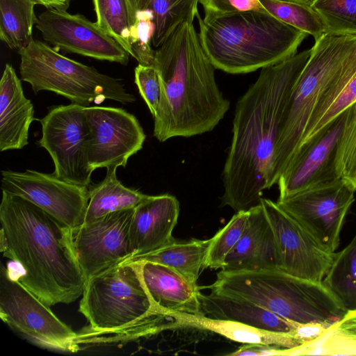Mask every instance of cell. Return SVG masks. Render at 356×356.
Returning a JSON list of instances; mask_svg holds the SVG:
<instances>
[{"instance_id":"6da1fadb","label":"cell","mask_w":356,"mask_h":356,"mask_svg":"<svg viewBox=\"0 0 356 356\" xmlns=\"http://www.w3.org/2000/svg\"><path fill=\"white\" fill-rule=\"evenodd\" d=\"M311 49L261 69L238 99L232 138L222 177L221 205L236 212L261 204L270 188L273 157L283 110Z\"/></svg>"},{"instance_id":"7a4b0ae2","label":"cell","mask_w":356,"mask_h":356,"mask_svg":"<svg viewBox=\"0 0 356 356\" xmlns=\"http://www.w3.org/2000/svg\"><path fill=\"white\" fill-rule=\"evenodd\" d=\"M0 250L17 264V280L48 307L83 294L86 279L71 228L26 199L2 191Z\"/></svg>"},{"instance_id":"3957f363","label":"cell","mask_w":356,"mask_h":356,"mask_svg":"<svg viewBox=\"0 0 356 356\" xmlns=\"http://www.w3.org/2000/svg\"><path fill=\"white\" fill-rule=\"evenodd\" d=\"M193 22L181 23L155 51L161 96L153 135L160 142L209 132L229 108Z\"/></svg>"},{"instance_id":"277c9868","label":"cell","mask_w":356,"mask_h":356,"mask_svg":"<svg viewBox=\"0 0 356 356\" xmlns=\"http://www.w3.org/2000/svg\"><path fill=\"white\" fill-rule=\"evenodd\" d=\"M202 47L216 69L246 74L297 54L308 35L268 12L247 11L204 21L197 13Z\"/></svg>"},{"instance_id":"5b68a950","label":"cell","mask_w":356,"mask_h":356,"mask_svg":"<svg viewBox=\"0 0 356 356\" xmlns=\"http://www.w3.org/2000/svg\"><path fill=\"white\" fill-rule=\"evenodd\" d=\"M211 294L257 305L294 323L327 330L347 312L324 286L279 269L221 270Z\"/></svg>"},{"instance_id":"8992f818","label":"cell","mask_w":356,"mask_h":356,"mask_svg":"<svg viewBox=\"0 0 356 356\" xmlns=\"http://www.w3.org/2000/svg\"><path fill=\"white\" fill-rule=\"evenodd\" d=\"M309 57L283 110L270 186L298 151L309 121L331 87L356 68V34L326 32L315 40Z\"/></svg>"},{"instance_id":"52a82bcc","label":"cell","mask_w":356,"mask_h":356,"mask_svg":"<svg viewBox=\"0 0 356 356\" xmlns=\"http://www.w3.org/2000/svg\"><path fill=\"white\" fill-rule=\"evenodd\" d=\"M17 52L21 79L29 83L35 94L53 92L84 107L106 99L123 104L136 101L122 80L64 56L45 42L33 39Z\"/></svg>"},{"instance_id":"ba28073f","label":"cell","mask_w":356,"mask_h":356,"mask_svg":"<svg viewBox=\"0 0 356 356\" xmlns=\"http://www.w3.org/2000/svg\"><path fill=\"white\" fill-rule=\"evenodd\" d=\"M79 311L96 333L121 331L158 313L134 261H124L86 281Z\"/></svg>"},{"instance_id":"9c48e42d","label":"cell","mask_w":356,"mask_h":356,"mask_svg":"<svg viewBox=\"0 0 356 356\" xmlns=\"http://www.w3.org/2000/svg\"><path fill=\"white\" fill-rule=\"evenodd\" d=\"M0 317L31 343L44 348L76 353L78 334L61 321L3 265L0 271Z\"/></svg>"},{"instance_id":"30bf717a","label":"cell","mask_w":356,"mask_h":356,"mask_svg":"<svg viewBox=\"0 0 356 356\" xmlns=\"http://www.w3.org/2000/svg\"><path fill=\"white\" fill-rule=\"evenodd\" d=\"M84 108L72 103L50 108L39 120L42 137L38 145L51 156L56 177L88 187L92 171L89 166L90 136Z\"/></svg>"},{"instance_id":"8fae6325","label":"cell","mask_w":356,"mask_h":356,"mask_svg":"<svg viewBox=\"0 0 356 356\" xmlns=\"http://www.w3.org/2000/svg\"><path fill=\"white\" fill-rule=\"evenodd\" d=\"M355 192L339 179L276 202L323 248L335 252L346 216L355 201Z\"/></svg>"},{"instance_id":"7c38bea8","label":"cell","mask_w":356,"mask_h":356,"mask_svg":"<svg viewBox=\"0 0 356 356\" xmlns=\"http://www.w3.org/2000/svg\"><path fill=\"white\" fill-rule=\"evenodd\" d=\"M134 209L112 212L71 229L72 249L86 281L131 257Z\"/></svg>"},{"instance_id":"4fadbf2b","label":"cell","mask_w":356,"mask_h":356,"mask_svg":"<svg viewBox=\"0 0 356 356\" xmlns=\"http://www.w3.org/2000/svg\"><path fill=\"white\" fill-rule=\"evenodd\" d=\"M2 191L22 197L71 229L84 222L88 187L33 170L1 171Z\"/></svg>"},{"instance_id":"5bb4252c","label":"cell","mask_w":356,"mask_h":356,"mask_svg":"<svg viewBox=\"0 0 356 356\" xmlns=\"http://www.w3.org/2000/svg\"><path fill=\"white\" fill-rule=\"evenodd\" d=\"M38 17L35 26L43 40L56 51L128 64V52L96 22L84 15L49 8Z\"/></svg>"},{"instance_id":"9a60e30c","label":"cell","mask_w":356,"mask_h":356,"mask_svg":"<svg viewBox=\"0 0 356 356\" xmlns=\"http://www.w3.org/2000/svg\"><path fill=\"white\" fill-rule=\"evenodd\" d=\"M90 130L89 166L125 167L129 159L140 151L146 136L136 117L121 108H84Z\"/></svg>"},{"instance_id":"2e32d148","label":"cell","mask_w":356,"mask_h":356,"mask_svg":"<svg viewBox=\"0 0 356 356\" xmlns=\"http://www.w3.org/2000/svg\"><path fill=\"white\" fill-rule=\"evenodd\" d=\"M275 236L282 270L300 278L322 282L334 258L295 219L270 199L262 197Z\"/></svg>"},{"instance_id":"e0dca14e","label":"cell","mask_w":356,"mask_h":356,"mask_svg":"<svg viewBox=\"0 0 356 356\" xmlns=\"http://www.w3.org/2000/svg\"><path fill=\"white\" fill-rule=\"evenodd\" d=\"M343 117L344 113L291 160L277 182L278 200L340 179L336 170L335 156Z\"/></svg>"},{"instance_id":"ac0fdd59","label":"cell","mask_w":356,"mask_h":356,"mask_svg":"<svg viewBox=\"0 0 356 356\" xmlns=\"http://www.w3.org/2000/svg\"><path fill=\"white\" fill-rule=\"evenodd\" d=\"M134 262L158 313L169 316L174 314L204 315L197 284L165 265L149 261Z\"/></svg>"},{"instance_id":"d6986e66","label":"cell","mask_w":356,"mask_h":356,"mask_svg":"<svg viewBox=\"0 0 356 356\" xmlns=\"http://www.w3.org/2000/svg\"><path fill=\"white\" fill-rule=\"evenodd\" d=\"M179 215V202L169 194L149 195L134 209L129 239V261L167 244L175 238L172 231Z\"/></svg>"},{"instance_id":"ffe728a7","label":"cell","mask_w":356,"mask_h":356,"mask_svg":"<svg viewBox=\"0 0 356 356\" xmlns=\"http://www.w3.org/2000/svg\"><path fill=\"white\" fill-rule=\"evenodd\" d=\"M248 211L245 228L221 270H282L273 231L263 206Z\"/></svg>"},{"instance_id":"44dd1931","label":"cell","mask_w":356,"mask_h":356,"mask_svg":"<svg viewBox=\"0 0 356 356\" xmlns=\"http://www.w3.org/2000/svg\"><path fill=\"white\" fill-rule=\"evenodd\" d=\"M34 107L24 93L13 65H6L0 81V151L21 149L29 144Z\"/></svg>"},{"instance_id":"7402d4cb","label":"cell","mask_w":356,"mask_h":356,"mask_svg":"<svg viewBox=\"0 0 356 356\" xmlns=\"http://www.w3.org/2000/svg\"><path fill=\"white\" fill-rule=\"evenodd\" d=\"M177 327L191 326L222 335L242 343H261L289 350V355H300L311 341L300 336L275 332L238 321L211 318L204 315L174 314L170 315Z\"/></svg>"},{"instance_id":"603a6c76","label":"cell","mask_w":356,"mask_h":356,"mask_svg":"<svg viewBox=\"0 0 356 356\" xmlns=\"http://www.w3.org/2000/svg\"><path fill=\"white\" fill-rule=\"evenodd\" d=\"M200 301L204 316L238 321L275 332L302 337L301 329L305 326L294 323L250 302L211 293H201Z\"/></svg>"},{"instance_id":"cb8c5ba5","label":"cell","mask_w":356,"mask_h":356,"mask_svg":"<svg viewBox=\"0 0 356 356\" xmlns=\"http://www.w3.org/2000/svg\"><path fill=\"white\" fill-rule=\"evenodd\" d=\"M118 168H107L104 179L88 186L89 200L83 223L112 212L135 208L149 196L124 186L117 177Z\"/></svg>"},{"instance_id":"d4e9b609","label":"cell","mask_w":356,"mask_h":356,"mask_svg":"<svg viewBox=\"0 0 356 356\" xmlns=\"http://www.w3.org/2000/svg\"><path fill=\"white\" fill-rule=\"evenodd\" d=\"M355 102L356 68L344 74L327 91L312 114L296 154Z\"/></svg>"},{"instance_id":"484cf974","label":"cell","mask_w":356,"mask_h":356,"mask_svg":"<svg viewBox=\"0 0 356 356\" xmlns=\"http://www.w3.org/2000/svg\"><path fill=\"white\" fill-rule=\"evenodd\" d=\"M209 239L193 238L177 241L175 238L146 254L129 261H149L168 266L193 284H197L204 261Z\"/></svg>"},{"instance_id":"4316f807","label":"cell","mask_w":356,"mask_h":356,"mask_svg":"<svg viewBox=\"0 0 356 356\" xmlns=\"http://www.w3.org/2000/svg\"><path fill=\"white\" fill-rule=\"evenodd\" d=\"M98 26L113 37L134 57L137 0H92Z\"/></svg>"},{"instance_id":"83f0119b","label":"cell","mask_w":356,"mask_h":356,"mask_svg":"<svg viewBox=\"0 0 356 356\" xmlns=\"http://www.w3.org/2000/svg\"><path fill=\"white\" fill-rule=\"evenodd\" d=\"M37 4L35 0H0V39L10 49L19 51L33 40Z\"/></svg>"},{"instance_id":"f1b7e54d","label":"cell","mask_w":356,"mask_h":356,"mask_svg":"<svg viewBox=\"0 0 356 356\" xmlns=\"http://www.w3.org/2000/svg\"><path fill=\"white\" fill-rule=\"evenodd\" d=\"M322 284L347 312H356V234L345 248L334 252Z\"/></svg>"},{"instance_id":"f546056e","label":"cell","mask_w":356,"mask_h":356,"mask_svg":"<svg viewBox=\"0 0 356 356\" xmlns=\"http://www.w3.org/2000/svg\"><path fill=\"white\" fill-rule=\"evenodd\" d=\"M198 0H137L138 8L153 15L154 31L152 45L160 47L185 21H193L198 13Z\"/></svg>"},{"instance_id":"4dcf8cb0","label":"cell","mask_w":356,"mask_h":356,"mask_svg":"<svg viewBox=\"0 0 356 356\" xmlns=\"http://www.w3.org/2000/svg\"><path fill=\"white\" fill-rule=\"evenodd\" d=\"M259 1L270 15L313 36L314 40L326 33L323 20L309 5L282 0Z\"/></svg>"},{"instance_id":"1f68e13d","label":"cell","mask_w":356,"mask_h":356,"mask_svg":"<svg viewBox=\"0 0 356 356\" xmlns=\"http://www.w3.org/2000/svg\"><path fill=\"white\" fill-rule=\"evenodd\" d=\"M335 167L338 177L356 191V102L344 112Z\"/></svg>"},{"instance_id":"d6a6232c","label":"cell","mask_w":356,"mask_h":356,"mask_svg":"<svg viewBox=\"0 0 356 356\" xmlns=\"http://www.w3.org/2000/svg\"><path fill=\"white\" fill-rule=\"evenodd\" d=\"M249 211L236 212L229 222L210 238L204 261V268L223 267L227 256L238 242L247 224Z\"/></svg>"},{"instance_id":"836d02e7","label":"cell","mask_w":356,"mask_h":356,"mask_svg":"<svg viewBox=\"0 0 356 356\" xmlns=\"http://www.w3.org/2000/svg\"><path fill=\"white\" fill-rule=\"evenodd\" d=\"M316 343L318 345L316 353L319 355H356V312H348L341 321L324 330Z\"/></svg>"},{"instance_id":"e575fe53","label":"cell","mask_w":356,"mask_h":356,"mask_svg":"<svg viewBox=\"0 0 356 356\" xmlns=\"http://www.w3.org/2000/svg\"><path fill=\"white\" fill-rule=\"evenodd\" d=\"M326 32L356 34V0H312Z\"/></svg>"},{"instance_id":"d590c367","label":"cell","mask_w":356,"mask_h":356,"mask_svg":"<svg viewBox=\"0 0 356 356\" xmlns=\"http://www.w3.org/2000/svg\"><path fill=\"white\" fill-rule=\"evenodd\" d=\"M134 82L154 118L158 111L161 96V83L158 70L154 65L138 64L134 70Z\"/></svg>"},{"instance_id":"8d00e7d4","label":"cell","mask_w":356,"mask_h":356,"mask_svg":"<svg viewBox=\"0 0 356 356\" xmlns=\"http://www.w3.org/2000/svg\"><path fill=\"white\" fill-rule=\"evenodd\" d=\"M204 10V21L247 11L267 12L259 0H198Z\"/></svg>"},{"instance_id":"74e56055","label":"cell","mask_w":356,"mask_h":356,"mask_svg":"<svg viewBox=\"0 0 356 356\" xmlns=\"http://www.w3.org/2000/svg\"><path fill=\"white\" fill-rule=\"evenodd\" d=\"M289 355V350L274 346L261 343H245L234 353L228 354L232 356L243 355Z\"/></svg>"},{"instance_id":"f35d334b","label":"cell","mask_w":356,"mask_h":356,"mask_svg":"<svg viewBox=\"0 0 356 356\" xmlns=\"http://www.w3.org/2000/svg\"><path fill=\"white\" fill-rule=\"evenodd\" d=\"M38 4L49 8L65 10L69 8L70 2L73 0H35Z\"/></svg>"},{"instance_id":"ab89813d","label":"cell","mask_w":356,"mask_h":356,"mask_svg":"<svg viewBox=\"0 0 356 356\" xmlns=\"http://www.w3.org/2000/svg\"><path fill=\"white\" fill-rule=\"evenodd\" d=\"M282 1L296 2V3H303V4H306V5H309V3L312 1V0H282Z\"/></svg>"}]
</instances>
